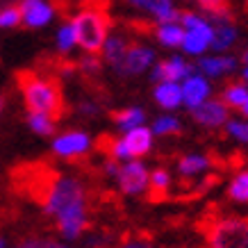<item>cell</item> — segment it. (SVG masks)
<instances>
[{
    "label": "cell",
    "instance_id": "4dcf8cb0",
    "mask_svg": "<svg viewBox=\"0 0 248 248\" xmlns=\"http://www.w3.org/2000/svg\"><path fill=\"white\" fill-rule=\"evenodd\" d=\"M196 5L203 9L205 14H210V12H218V9H226V7H228V0H196Z\"/></svg>",
    "mask_w": 248,
    "mask_h": 248
},
{
    "label": "cell",
    "instance_id": "2e32d148",
    "mask_svg": "<svg viewBox=\"0 0 248 248\" xmlns=\"http://www.w3.org/2000/svg\"><path fill=\"white\" fill-rule=\"evenodd\" d=\"M153 98L162 109L166 112H173L182 107V89H180V82H169V80H162V82L155 84L153 89Z\"/></svg>",
    "mask_w": 248,
    "mask_h": 248
},
{
    "label": "cell",
    "instance_id": "9c48e42d",
    "mask_svg": "<svg viewBox=\"0 0 248 248\" xmlns=\"http://www.w3.org/2000/svg\"><path fill=\"white\" fill-rule=\"evenodd\" d=\"M91 148V137L84 130H66L62 135L53 137L50 151L60 159H78L84 157Z\"/></svg>",
    "mask_w": 248,
    "mask_h": 248
},
{
    "label": "cell",
    "instance_id": "9a60e30c",
    "mask_svg": "<svg viewBox=\"0 0 248 248\" xmlns=\"http://www.w3.org/2000/svg\"><path fill=\"white\" fill-rule=\"evenodd\" d=\"M125 2H128L130 7L148 14L155 23L180 21V12L175 9V2H173V0H125Z\"/></svg>",
    "mask_w": 248,
    "mask_h": 248
},
{
    "label": "cell",
    "instance_id": "7a4b0ae2",
    "mask_svg": "<svg viewBox=\"0 0 248 248\" xmlns=\"http://www.w3.org/2000/svg\"><path fill=\"white\" fill-rule=\"evenodd\" d=\"M18 91H21L23 105L28 112H44L50 116H62L64 112V96H62L60 84L53 78H46L41 73L23 71L16 78Z\"/></svg>",
    "mask_w": 248,
    "mask_h": 248
},
{
    "label": "cell",
    "instance_id": "836d02e7",
    "mask_svg": "<svg viewBox=\"0 0 248 248\" xmlns=\"http://www.w3.org/2000/svg\"><path fill=\"white\" fill-rule=\"evenodd\" d=\"M5 107H7V98L0 91V119H2V114H5Z\"/></svg>",
    "mask_w": 248,
    "mask_h": 248
},
{
    "label": "cell",
    "instance_id": "cb8c5ba5",
    "mask_svg": "<svg viewBox=\"0 0 248 248\" xmlns=\"http://www.w3.org/2000/svg\"><path fill=\"white\" fill-rule=\"evenodd\" d=\"M148 189L155 194V198L166 196V191L171 189V173H169V169L159 166V169L148 171Z\"/></svg>",
    "mask_w": 248,
    "mask_h": 248
},
{
    "label": "cell",
    "instance_id": "603a6c76",
    "mask_svg": "<svg viewBox=\"0 0 248 248\" xmlns=\"http://www.w3.org/2000/svg\"><path fill=\"white\" fill-rule=\"evenodd\" d=\"M248 98V84L246 82H230L221 91V100L226 103L230 109H239Z\"/></svg>",
    "mask_w": 248,
    "mask_h": 248
},
{
    "label": "cell",
    "instance_id": "7402d4cb",
    "mask_svg": "<svg viewBox=\"0 0 248 248\" xmlns=\"http://www.w3.org/2000/svg\"><path fill=\"white\" fill-rule=\"evenodd\" d=\"M55 48H57L60 55H68L78 48L76 30H73V23L71 21L62 23L60 28H57V32H55Z\"/></svg>",
    "mask_w": 248,
    "mask_h": 248
},
{
    "label": "cell",
    "instance_id": "52a82bcc",
    "mask_svg": "<svg viewBox=\"0 0 248 248\" xmlns=\"http://www.w3.org/2000/svg\"><path fill=\"white\" fill-rule=\"evenodd\" d=\"M157 62V53L153 50L151 46L146 44H130L121 64L116 66V76L121 78H135V76H143L146 71H151V66Z\"/></svg>",
    "mask_w": 248,
    "mask_h": 248
},
{
    "label": "cell",
    "instance_id": "ac0fdd59",
    "mask_svg": "<svg viewBox=\"0 0 248 248\" xmlns=\"http://www.w3.org/2000/svg\"><path fill=\"white\" fill-rule=\"evenodd\" d=\"M212 166V159L203 153H189V155H182L178 159V173L182 178H196V175H203L207 169Z\"/></svg>",
    "mask_w": 248,
    "mask_h": 248
},
{
    "label": "cell",
    "instance_id": "83f0119b",
    "mask_svg": "<svg viewBox=\"0 0 248 248\" xmlns=\"http://www.w3.org/2000/svg\"><path fill=\"white\" fill-rule=\"evenodd\" d=\"M226 130L228 135L232 137L234 141L239 143H248V121H241V119H228L226 123Z\"/></svg>",
    "mask_w": 248,
    "mask_h": 248
},
{
    "label": "cell",
    "instance_id": "e575fe53",
    "mask_svg": "<svg viewBox=\"0 0 248 248\" xmlns=\"http://www.w3.org/2000/svg\"><path fill=\"white\" fill-rule=\"evenodd\" d=\"M241 78H244V82L248 84V62L244 64V68H241Z\"/></svg>",
    "mask_w": 248,
    "mask_h": 248
},
{
    "label": "cell",
    "instance_id": "277c9868",
    "mask_svg": "<svg viewBox=\"0 0 248 248\" xmlns=\"http://www.w3.org/2000/svg\"><path fill=\"white\" fill-rule=\"evenodd\" d=\"M180 25L185 28L180 48L185 55L201 57L212 48V23L207 16L196 14V12H185L180 14Z\"/></svg>",
    "mask_w": 248,
    "mask_h": 248
},
{
    "label": "cell",
    "instance_id": "d6a6232c",
    "mask_svg": "<svg viewBox=\"0 0 248 248\" xmlns=\"http://www.w3.org/2000/svg\"><path fill=\"white\" fill-rule=\"evenodd\" d=\"M119 166H121V162L112 157V159H107V162H105L103 171H105V175H109V178H116V173H119Z\"/></svg>",
    "mask_w": 248,
    "mask_h": 248
},
{
    "label": "cell",
    "instance_id": "5bb4252c",
    "mask_svg": "<svg viewBox=\"0 0 248 248\" xmlns=\"http://www.w3.org/2000/svg\"><path fill=\"white\" fill-rule=\"evenodd\" d=\"M196 71L194 64H189L185 57L180 55H173L164 62H155L151 66V78L155 82H162V80H169V82H182L185 78Z\"/></svg>",
    "mask_w": 248,
    "mask_h": 248
},
{
    "label": "cell",
    "instance_id": "44dd1931",
    "mask_svg": "<svg viewBox=\"0 0 248 248\" xmlns=\"http://www.w3.org/2000/svg\"><path fill=\"white\" fill-rule=\"evenodd\" d=\"M55 116L50 114H44V112H28V128L34 132L37 137H53L55 135Z\"/></svg>",
    "mask_w": 248,
    "mask_h": 248
},
{
    "label": "cell",
    "instance_id": "e0dca14e",
    "mask_svg": "<svg viewBox=\"0 0 248 248\" xmlns=\"http://www.w3.org/2000/svg\"><path fill=\"white\" fill-rule=\"evenodd\" d=\"M128 46H130V39L125 37V34H121V32L107 34L105 44H103V48H100V53H103V57H105V62L109 64L112 71H116V66L121 64L123 55H125V50H128Z\"/></svg>",
    "mask_w": 248,
    "mask_h": 248
},
{
    "label": "cell",
    "instance_id": "8d00e7d4",
    "mask_svg": "<svg viewBox=\"0 0 248 248\" xmlns=\"http://www.w3.org/2000/svg\"><path fill=\"white\" fill-rule=\"evenodd\" d=\"M7 246V241H5V237H0V248H5Z\"/></svg>",
    "mask_w": 248,
    "mask_h": 248
},
{
    "label": "cell",
    "instance_id": "f546056e",
    "mask_svg": "<svg viewBox=\"0 0 248 248\" xmlns=\"http://www.w3.org/2000/svg\"><path fill=\"white\" fill-rule=\"evenodd\" d=\"M21 246L25 248H55V246H62L57 241L53 239H46V237H28V239H23Z\"/></svg>",
    "mask_w": 248,
    "mask_h": 248
},
{
    "label": "cell",
    "instance_id": "3957f363",
    "mask_svg": "<svg viewBox=\"0 0 248 248\" xmlns=\"http://www.w3.org/2000/svg\"><path fill=\"white\" fill-rule=\"evenodd\" d=\"M73 30H76L78 48H82L84 53H100V48L105 44L107 34H109V16L103 9L87 7L80 9L73 16Z\"/></svg>",
    "mask_w": 248,
    "mask_h": 248
},
{
    "label": "cell",
    "instance_id": "7c38bea8",
    "mask_svg": "<svg viewBox=\"0 0 248 248\" xmlns=\"http://www.w3.org/2000/svg\"><path fill=\"white\" fill-rule=\"evenodd\" d=\"M237 66H239V60L230 53H214V55L205 53L196 62V71L203 73L205 78H210V80L230 76V73L237 71Z\"/></svg>",
    "mask_w": 248,
    "mask_h": 248
},
{
    "label": "cell",
    "instance_id": "ffe728a7",
    "mask_svg": "<svg viewBox=\"0 0 248 248\" xmlns=\"http://www.w3.org/2000/svg\"><path fill=\"white\" fill-rule=\"evenodd\" d=\"M112 119H114V125L121 132H128V130L146 123V112H143L141 107H123V109L112 114Z\"/></svg>",
    "mask_w": 248,
    "mask_h": 248
},
{
    "label": "cell",
    "instance_id": "6da1fadb",
    "mask_svg": "<svg viewBox=\"0 0 248 248\" xmlns=\"http://www.w3.org/2000/svg\"><path fill=\"white\" fill-rule=\"evenodd\" d=\"M46 217L55 221L62 239L76 241L89 228V196L82 180L73 175H53L41 194Z\"/></svg>",
    "mask_w": 248,
    "mask_h": 248
},
{
    "label": "cell",
    "instance_id": "f1b7e54d",
    "mask_svg": "<svg viewBox=\"0 0 248 248\" xmlns=\"http://www.w3.org/2000/svg\"><path fill=\"white\" fill-rule=\"evenodd\" d=\"M78 68L82 71L84 76H98L100 68H103V62L96 57V53H84V57L78 62Z\"/></svg>",
    "mask_w": 248,
    "mask_h": 248
},
{
    "label": "cell",
    "instance_id": "30bf717a",
    "mask_svg": "<svg viewBox=\"0 0 248 248\" xmlns=\"http://www.w3.org/2000/svg\"><path fill=\"white\" fill-rule=\"evenodd\" d=\"M18 12H21V25L30 30H41L46 25H50L57 14L50 0H21Z\"/></svg>",
    "mask_w": 248,
    "mask_h": 248
},
{
    "label": "cell",
    "instance_id": "8fae6325",
    "mask_svg": "<svg viewBox=\"0 0 248 248\" xmlns=\"http://www.w3.org/2000/svg\"><path fill=\"white\" fill-rule=\"evenodd\" d=\"M194 121L198 125H203L207 130L223 128V123L230 119V107L221 100V98H207L201 105H196L194 109H189Z\"/></svg>",
    "mask_w": 248,
    "mask_h": 248
},
{
    "label": "cell",
    "instance_id": "d6986e66",
    "mask_svg": "<svg viewBox=\"0 0 248 248\" xmlns=\"http://www.w3.org/2000/svg\"><path fill=\"white\" fill-rule=\"evenodd\" d=\"M155 37L164 48H180L182 37H185V28L180 21H169V23H157Z\"/></svg>",
    "mask_w": 248,
    "mask_h": 248
},
{
    "label": "cell",
    "instance_id": "4316f807",
    "mask_svg": "<svg viewBox=\"0 0 248 248\" xmlns=\"http://www.w3.org/2000/svg\"><path fill=\"white\" fill-rule=\"evenodd\" d=\"M21 25L18 5H2L0 7V30H14Z\"/></svg>",
    "mask_w": 248,
    "mask_h": 248
},
{
    "label": "cell",
    "instance_id": "1f68e13d",
    "mask_svg": "<svg viewBox=\"0 0 248 248\" xmlns=\"http://www.w3.org/2000/svg\"><path fill=\"white\" fill-rule=\"evenodd\" d=\"M78 112L82 114V116H98V114H100V105L93 103V100H82V103L78 105Z\"/></svg>",
    "mask_w": 248,
    "mask_h": 248
},
{
    "label": "cell",
    "instance_id": "484cf974",
    "mask_svg": "<svg viewBox=\"0 0 248 248\" xmlns=\"http://www.w3.org/2000/svg\"><path fill=\"white\" fill-rule=\"evenodd\" d=\"M228 196L234 203H248V171H239L228 185Z\"/></svg>",
    "mask_w": 248,
    "mask_h": 248
},
{
    "label": "cell",
    "instance_id": "4fadbf2b",
    "mask_svg": "<svg viewBox=\"0 0 248 248\" xmlns=\"http://www.w3.org/2000/svg\"><path fill=\"white\" fill-rule=\"evenodd\" d=\"M180 89H182V105L187 109H194L196 105H201L203 100L212 96V84H210V78H205L203 73L198 71H191L185 80L180 82Z\"/></svg>",
    "mask_w": 248,
    "mask_h": 248
},
{
    "label": "cell",
    "instance_id": "8992f818",
    "mask_svg": "<svg viewBox=\"0 0 248 248\" xmlns=\"http://www.w3.org/2000/svg\"><path fill=\"white\" fill-rule=\"evenodd\" d=\"M114 180L125 196H143L148 191V169L141 162V157L125 159L119 166V173Z\"/></svg>",
    "mask_w": 248,
    "mask_h": 248
},
{
    "label": "cell",
    "instance_id": "5b68a950",
    "mask_svg": "<svg viewBox=\"0 0 248 248\" xmlns=\"http://www.w3.org/2000/svg\"><path fill=\"white\" fill-rule=\"evenodd\" d=\"M153 143H155L153 130L148 128L146 123H141V125L123 132V137L114 139V141L109 143V153H112L114 159L125 162V159H135V157L148 155V153L153 151Z\"/></svg>",
    "mask_w": 248,
    "mask_h": 248
},
{
    "label": "cell",
    "instance_id": "d4e9b609",
    "mask_svg": "<svg viewBox=\"0 0 248 248\" xmlns=\"http://www.w3.org/2000/svg\"><path fill=\"white\" fill-rule=\"evenodd\" d=\"M153 135L155 137H171V135H178L182 130V123L178 116H173V114H164V116H157V119L153 121Z\"/></svg>",
    "mask_w": 248,
    "mask_h": 248
},
{
    "label": "cell",
    "instance_id": "ba28073f",
    "mask_svg": "<svg viewBox=\"0 0 248 248\" xmlns=\"http://www.w3.org/2000/svg\"><path fill=\"white\" fill-rule=\"evenodd\" d=\"M214 248H248V221L244 218H226L214 226L210 237Z\"/></svg>",
    "mask_w": 248,
    "mask_h": 248
},
{
    "label": "cell",
    "instance_id": "d590c367",
    "mask_svg": "<svg viewBox=\"0 0 248 248\" xmlns=\"http://www.w3.org/2000/svg\"><path fill=\"white\" fill-rule=\"evenodd\" d=\"M239 112H241V114H244V116H246V119H248V98H246V103H244V105L239 107Z\"/></svg>",
    "mask_w": 248,
    "mask_h": 248
}]
</instances>
